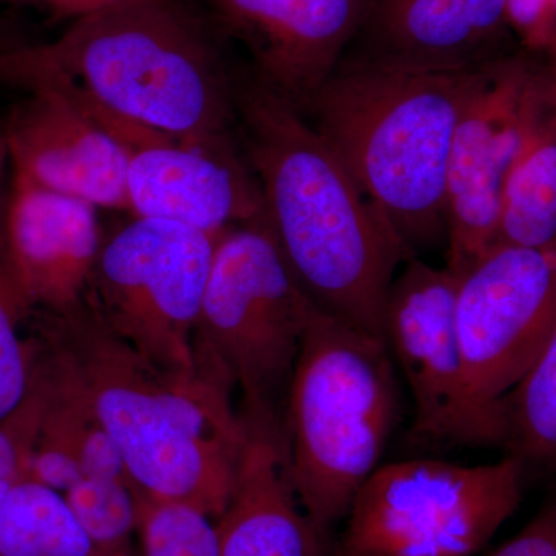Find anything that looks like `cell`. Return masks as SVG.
<instances>
[{
    "mask_svg": "<svg viewBox=\"0 0 556 556\" xmlns=\"http://www.w3.org/2000/svg\"><path fill=\"white\" fill-rule=\"evenodd\" d=\"M236 115L266 225L300 289L321 313L383 340L388 294L409 260L401 241L294 105L252 78L236 87Z\"/></svg>",
    "mask_w": 556,
    "mask_h": 556,
    "instance_id": "1",
    "label": "cell"
},
{
    "mask_svg": "<svg viewBox=\"0 0 556 556\" xmlns=\"http://www.w3.org/2000/svg\"><path fill=\"white\" fill-rule=\"evenodd\" d=\"M33 321V334L115 442L138 493L222 517L248 439L233 397L200 375L141 356L86 302L65 313L36 311Z\"/></svg>",
    "mask_w": 556,
    "mask_h": 556,
    "instance_id": "2",
    "label": "cell"
},
{
    "mask_svg": "<svg viewBox=\"0 0 556 556\" xmlns=\"http://www.w3.org/2000/svg\"><path fill=\"white\" fill-rule=\"evenodd\" d=\"M0 83L56 87L87 115L201 146L236 142V87L174 0H134L79 17L60 38L0 50Z\"/></svg>",
    "mask_w": 556,
    "mask_h": 556,
    "instance_id": "3",
    "label": "cell"
},
{
    "mask_svg": "<svg viewBox=\"0 0 556 556\" xmlns=\"http://www.w3.org/2000/svg\"><path fill=\"white\" fill-rule=\"evenodd\" d=\"M482 65L422 72L340 60L302 112L408 258L447 251L450 150Z\"/></svg>",
    "mask_w": 556,
    "mask_h": 556,
    "instance_id": "4",
    "label": "cell"
},
{
    "mask_svg": "<svg viewBox=\"0 0 556 556\" xmlns=\"http://www.w3.org/2000/svg\"><path fill=\"white\" fill-rule=\"evenodd\" d=\"M399 416L396 365L386 342L314 311L281 434L292 489L321 540L345 521L358 490L382 466Z\"/></svg>",
    "mask_w": 556,
    "mask_h": 556,
    "instance_id": "5",
    "label": "cell"
},
{
    "mask_svg": "<svg viewBox=\"0 0 556 556\" xmlns=\"http://www.w3.org/2000/svg\"><path fill=\"white\" fill-rule=\"evenodd\" d=\"M316 306L289 270L265 217L218 237L195 334L197 372L230 396L244 424L281 428Z\"/></svg>",
    "mask_w": 556,
    "mask_h": 556,
    "instance_id": "6",
    "label": "cell"
},
{
    "mask_svg": "<svg viewBox=\"0 0 556 556\" xmlns=\"http://www.w3.org/2000/svg\"><path fill=\"white\" fill-rule=\"evenodd\" d=\"M526 463L508 455L463 466L441 459L382 464L345 518L343 556H473L514 517Z\"/></svg>",
    "mask_w": 556,
    "mask_h": 556,
    "instance_id": "7",
    "label": "cell"
},
{
    "mask_svg": "<svg viewBox=\"0 0 556 556\" xmlns=\"http://www.w3.org/2000/svg\"><path fill=\"white\" fill-rule=\"evenodd\" d=\"M217 240L179 223L134 217L102 239L84 302L153 364L199 375L193 334Z\"/></svg>",
    "mask_w": 556,
    "mask_h": 556,
    "instance_id": "8",
    "label": "cell"
},
{
    "mask_svg": "<svg viewBox=\"0 0 556 556\" xmlns=\"http://www.w3.org/2000/svg\"><path fill=\"white\" fill-rule=\"evenodd\" d=\"M456 325L471 407L492 444H506L507 397L556 324V241L496 244L460 274Z\"/></svg>",
    "mask_w": 556,
    "mask_h": 556,
    "instance_id": "9",
    "label": "cell"
},
{
    "mask_svg": "<svg viewBox=\"0 0 556 556\" xmlns=\"http://www.w3.org/2000/svg\"><path fill=\"white\" fill-rule=\"evenodd\" d=\"M457 281L447 266L407 260L388 294L383 340L412 394L416 437L492 444L468 396L456 325Z\"/></svg>",
    "mask_w": 556,
    "mask_h": 556,
    "instance_id": "10",
    "label": "cell"
},
{
    "mask_svg": "<svg viewBox=\"0 0 556 556\" xmlns=\"http://www.w3.org/2000/svg\"><path fill=\"white\" fill-rule=\"evenodd\" d=\"M538 62L501 54L479 68L450 150L447 268L460 276L495 243L501 190Z\"/></svg>",
    "mask_w": 556,
    "mask_h": 556,
    "instance_id": "11",
    "label": "cell"
},
{
    "mask_svg": "<svg viewBox=\"0 0 556 556\" xmlns=\"http://www.w3.org/2000/svg\"><path fill=\"white\" fill-rule=\"evenodd\" d=\"M127 211L219 237L265 217L262 190L236 142L201 146L149 130L129 148Z\"/></svg>",
    "mask_w": 556,
    "mask_h": 556,
    "instance_id": "12",
    "label": "cell"
},
{
    "mask_svg": "<svg viewBox=\"0 0 556 556\" xmlns=\"http://www.w3.org/2000/svg\"><path fill=\"white\" fill-rule=\"evenodd\" d=\"M27 91L2 126L13 175L94 207L127 211L126 146L56 87Z\"/></svg>",
    "mask_w": 556,
    "mask_h": 556,
    "instance_id": "13",
    "label": "cell"
},
{
    "mask_svg": "<svg viewBox=\"0 0 556 556\" xmlns=\"http://www.w3.org/2000/svg\"><path fill=\"white\" fill-rule=\"evenodd\" d=\"M98 207L13 175L3 239L33 308L65 313L86 300L102 244Z\"/></svg>",
    "mask_w": 556,
    "mask_h": 556,
    "instance_id": "14",
    "label": "cell"
},
{
    "mask_svg": "<svg viewBox=\"0 0 556 556\" xmlns=\"http://www.w3.org/2000/svg\"><path fill=\"white\" fill-rule=\"evenodd\" d=\"M506 0H371L342 60L456 72L501 56Z\"/></svg>",
    "mask_w": 556,
    "mask_h": 556,
    "instance_id": "15",
    "label": "cell"
},
{
    "mask_svg": "<svg viewBox=\"0 0 556 556\" xmlns=\"http://www.w3.org/2000/svg\"><path fill=\"white\" fill-rule=\"evenodd\" d=\"M244 426L236 486L217 519L222 556H325L292 489L281 428Z\"/></svg>",
    "mask_w": 556,
    "mask_h": 556,
    "instance_id": "16",
    "label": "cell"
},
{
    "mask_svg": "<svg viewBox=\"0 0 556 556\" xmlns=\"http://www.w3.org/2000/svg\"><path fill=\"white\" fill-rule=\"evenodd\" d=\"M371 0H302L252 47L254 78L303 112L327 83Z\"/></svg>",
    "mask_w": 556,
    "mask_h": 556,
    "instance_id": "17",
    "label": "cell"
},
{
    "mask_svg": "<svg viewBox=\"0 0 556 556\" xmlns=\"http://www.w3.org/2000/svg\"><path fill=\"white\" fill-rule=\"evenodd\" d=\"M556 241V76L538 64L521 135L501 190L495 243L544 248Z\"/></svg>",
    "mask_w": 556,
    "mask_h": 556,
    "instance_id": "18",
    "label": "cell"
},
{
    "mask_svg": "<svg viewBox=\"0 0 556 556\" xmlns=\"http://www.w3.org/2000/svg\"><path fill=\"white\" fill-rule=\"evenodd\" d=\"M0 556H100L67 497L24 477L0 507Z\"/></svg>",
    "mask_w": 556,
    "mask_h": 556,
    "instance_id": "19",
    "label": "cell"
},
{
    "mask_svg": "<svg viewBox=\"0 0 556 556\" xmlns=\"http://www.w3.org/2000/svg\"><path fill=\"white\" fill-rule=\"evenodd\" d=\"M506 444L511 455L556 467V324L540 356L507 397Z\"/></svg>",
    "mask_w": 556,
    "mask_h": 556,
    "instance_id": "20",
    "label": "cell"
},
{
    "mask_svg": "<svg viewBox=\"0 0 556 556\" xmlns=\"http://www.w3.org/2000/svg\"><path fill=\"white\" fill-rule=\"evenodd\" d=\"M3 223V219H2ZM0 223V422L24 404L30 393L33 350L22 329L35 316L27 292L11 265Z\"/></svg>",
    "mask_w": 556,
    "mask_h": 556,
    "instance_id": "21",
    "label": "cell"
},
{
    "mask_svg": "<svg viewBox=\"0 0 556 556\" xmlns=\"http://www.w3.org/2000/svg\"><path fill=\"white\" fill-rule=\"evenodd\" d=\"M141 556H222L217 519L192 504L138 493Z\"/></svg>",
    "mask_w": 556,
    "mask_h": 556,
    "instance_id": "22",
    "label": "cell"
},
{
    "mask_svg": "<svg viewBox=\"0 0 556 556\" xmlns=\"http://www.w3.org/2000/svg\"><path fill=\"white\" fill-rule=\"evenodd\" d=\"M64 496L98 555L109 556L131 546L138 526V490L129 479H84Z\"/></svg>",
    "mask_w": 556,
    "mask_h": 556,
    "instance_id": "23",
    "label": "cell"
},
{
    "mask_svg": "<svg viewBox=\"0 0 556 556\" xmlns=\"http://www.w3.org/2000/svg\"><path fill=\"white\" fill-rule=\"evenodd\" d=\"M232 35L254 47L302 0H207Z\"/></svg>",
    "mask_w": 556,
    "mask_h": 556,
    "instance_id": "24",
    "label": "cell"
},
{
    "mask_svg": "<svg viewBox=\"0 0 556 556\" xmlns=\"http://www.w3.org/2000/svg\"><path fill=\"white\" fill-rule=\"evenodd\" d=\"M507 22L530 53L546 51L556 31V0H506Z\"/></svg>",
    "mask_w": 556,
    "mask_h": 556,
    "instance_id": "25",
    "label": "cell"
},
{
    "mask_svg": "<svg viewBox=\"0 0 556 556\" xmlns=\"http://www.w3.org/2000/svg\"><path fill=\"white\" fill-rule=\"evenodd\" d=\"M486 556H556V504Z\"/></svg>",
    "mask_w": 556,
    "mask_h": 556,
    "instance_id": "26",
    "label": "cell"
},
{
    "mask_svg": "<svg viewBox=\"0 0 556 556\" xmlns=\"http://www.w3.org/2000/svg\"><path fill=\"white\" fill-rule=\"evenodd\" d=\"M129 2L134 0H39L38 5L46 7L61 20L75 21Z\"/></svg>",
    "mask_w": 556,
    "mask_h": 556,
    "instance_id": "27",
    "label": "cell"
},
{
    "mask_svg": "<svg viewBox=\"0 0 556 556\" xmlns=\"http://www.w3.org/2000/svg\"><path fill=\"white\" fill-rule=\"evenodd\" d=\"M10 155L9 148H7L5 135H3V127L0 126V223L3 219V212H5L7 197H9V190H7V172H9Z\"/></svg>",
    "mask_w": 556,
    "mask_h": 556,
    "instance_id": "28",
    "label": "cell"
},
{
    "mask_svg": "<svg viewBox=\"0 0 556 556\" xmlns=\"http://www.w3.org/2000/svg\"><path fill=\"white\" fill-rule=\"evenodd\" d=\"M546 53H548V56H551V67L552 73L556 76V31L554 35V38H552L551 43H548Z\"/></svg>",
    "mask_w": 556,
    "mask_h": 556,
    "instance_id": "29",
    "label": "cell"
},
{
    "mask_svg": "<svg viewBox=\"0 0 556 556\" xmlns=\"http://www.w3.org/2000/svg\"><path fill=\"white\" fill-rule=\"evenodd\" d=\"M16 484V482H14ZM14 484H11V482H3L0 481V507H2L3 501H5L7 495H9L11 486Z\"/></svg>",
    "mask_w": 556,
    "mask_h": 556,
    "instance_id": "30",
    "label": "cell"
},
{
    "mask_svg": "<svg viewBox=\"0 0 556 556\" xmlns=\"http://www.w3.org/2000/svg\"><path fill=\"white\" fill-rule=\"evenodd\" d=\"M109 556H137L134 554V551H131L130 547L123 548V551L115 552V554L109 555Z\"/></svg>",
    "mask_w": 556,
    "mask_h": 556,
    "instance_id": "31",
    "label": "cell"
},
{
    "mask_svg": "<svg viewBox=\"0 0 556 556\" xmlns=\"http://www.w3.org/2000/svg\"><path fill=\"white\" fill-rule=\"evenodd\" d=\"M0 3H36L38 5L39 0H0Z\"/></svg>",
    "mask_w": 556,
    "mask_h": 556,
    "instance_id": "32",
    "label": "cell"
}]
</instances>
